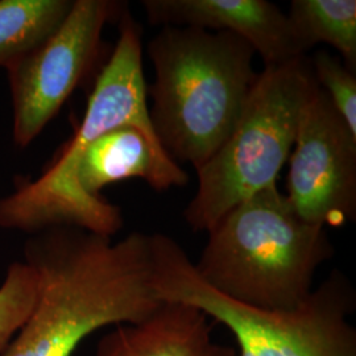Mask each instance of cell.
<instances>
[{
	"label": "cell",
	"instance_id": "6da1fadb",
	"mask_svg": "<svg viewBox=\"0 0 356 356\" xmlns=\"http://www.w3.org/2000/svg\"><path fill=\"white\" fill-rule=\"evenodd\" d=\"M147 88L141 28L124 13L82 122L38 178L0 197V229L33 235L76 227L113 238L124 220L120 207L101 197L106 186L129 178H141L157 191L186 186L188 172L153 131Z\"/></svg>",
	"mask_w": 356,
	"mask_h": 356
},
{
	"label": "cell",
	"instance_id": "7a4b0ae2",
	"mask_svg": "<svg viewBox=\"0 0 356 356\" xmlns=\"http://www.w3.org/2000/svg\"><path fill=\"white\" fill-rule=\"evenodd\" d=\"M36 273L35 305L1 356H72L106 326L136 323L163 302L153 288L151 235L120 241L76 227L45 229L26 242Z\"/></svg>",
	"mask_w": 356,
	"mask_h": 356
},
{
	"label": "cell",
	"instance_id": "3957f363",
	"mask_svg": "<svg viewBox=\"0 0 356 356\" xmlns=\"http://www.w3.org/2000/svg\"><path fill=\"white\" fill-rule=\"evenodd\" d=\"M147 51L153 131L170 159L198 170L229 139L257 81L254 48L229 32L166 26Z\"/></svg>",
	"mask_w": 356,
	"mask_h": 356
},
{
	"label": "cell",
	"instance_id": "277c9868",
	"mask_svg": "<svg viewBox=\"0 0 356 356\" xmlns=\"http://www.w3.org/2000/svg\"><path fill=\"white\" fill-rule=\"evenodd\" d=\"M198 275L245 305L292 310L313 291L316 272L334 254L323 226L294 213L273 184L243 201L207 232Z\"/></svg>",
	"mask_w": 356,
	"mask_h": 356
},
{
	"label": "cell",
	"instance_id": "5b68a950",
	"mask_svg": "<svg viewBox=\"0 0 356 356\" xmlns=\"http://www.w3.org/2000/svg\"><path fill=\"white\" fill-rule=\"evenodd\" d=\"M153 288L161 301L194 306L236 339L239 356H356V309L351 281L338 269L292 310L238 302L198 275L173 238L151 235Z\"/></svg>",
	"mask_w": 356,
	"mask_h": 356
},
{
	"label": "cell",
	"instance_id": "8992f818",
	"mask_svg": "<svg viewBox=\"0 0 356 356\" xmlns=\"http://www.w3.org/2000/svg\"><path fill=\"white\" fill-rule=\"evenodd\" d=\"M316 86L307 56L264 66L229 139L197 170L198 189L184 211L193 231H211L234 207L276 184Z\"/></svg>",
	"mask_w": 356,
	"mask_h": 356
},
{
	"label": "cell",
	"instance_id": "52a82bcc",
	"mask_svg": "<svg viewBox=\"0 0 356 356\" xmlns=\"http://www.w3.org/2000/svg\"><path fill=\"white\" fill-rule=\"evenodd\" d=\"M119 10L111 0H74L63 24L7 69L15 145H31L60 113L92 67L103 29Z\"/></svg>",
	"mask_w": 356,
	"mask_h": 356
},
{
	"label": "cell",
	"instance_id": "ba28073f",
	"mask_svg": "<svg viewBox=\"0 0 356 356\" xmlns=\"http://www.w3.org/2000/svg\"><path fill=\"white\" fill-rule=\"evenodd\" d=\"M286 191L307 223L339 227L355 220L356 136L318 85L301 115Z\"/></svg>",
	"mask_w": 356,
	"mask_h": 356
},
{
	"label": "cell",
	"instance_id": "9c48e42d",
	"mask_svg": "<svg viewBox=\"0 0 356 356\" xmlns=\"http://www.w3.org/2000/svg\"><path fill=\"white\" fill-rule=\"evenodd\" d=\"M141 4L152 26H194L242 38L264 66L304 56L288 15L268 0H144Z\"/></svg>",
	"mask_w": 356,
	"mask_h": 356
},
{
	"label": "cell",
	"instance_id": "30bf717a",
	"mask_svg": "<svg viewBox=\"0 0 356 356\" xmlns=\"http://www.w3.org/2000/svg\"><path fill=\"white\" fill-rule=\"evenodd\" d=\"M214 325L194 306L163 301L140 322L115 326L94 356H236L232 346L214 341Z\"/></svg>",
	"mask_w": 356,
	"mask_h": 356
},
{
	"label": "cell",
	"instance_id": "8fae6325",
	"mask_svg": "<svg viewBox=\"0 0 356 356\" xmlns=\"http://www.w3.org/2000/svg\"><path fill=\"white\" fill-rule=\"evenodd\" d=\"M286 15L304 56L316 45L327 44L341 54L344 66L356 73L355 0H293Z\"/></svg>",
	"mask_w": 356,
	"mask_h": 356
},
{
	"label": "cell",
	"instance_id": "7c38bea8",
	"mask_svg": "<svg viewBox=\"0 0 356 356\" xmlns=\"http://www.w3.org/2000/svg\"><path fill=\"white\" fill-rule=\"evenodd\" d=\"M73 0H0V66L6 70L63 24Z\"/></svg>",
	"mask_w": 356,
	"mask_h": 356
},
{
	"label": "cell",
	"instance_id": "4fadbf2b",
	"mask_svg": "<svg viewBox=\"0 0 356 356\" xmlns=\"http://www.w3.org/2000/svg\"><path fill=\"white\" fill-rule=\"evenodd\" d=\"M38 292L36 273L26 261H15L0 285V356L23 327Z\"/></svg>",
	"mask_w": 356,
	"mask_h": 356
},
{
	"label": "cell",
	"instance_id": "5bb4252c",
	"mask_svg": "<svg viewBox=\"0 0 356 356\" xmlns=\"http://www.w3.org/2000/svg\"><path fill=\"white\" fill-rule=\"evenodd\" d=\"M310 65L316 83L326 92L337 113L356 136V73L347 69L339 57L326 51H316Z\"/></svg>",
	"mask_w": 356,
	"mask_h": 356
}]
</instances>
